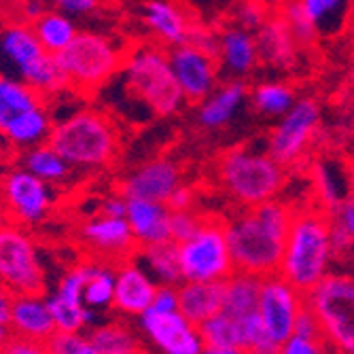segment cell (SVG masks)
Instances as JSON below:
<instances>
[{
	"label": "cell",
	"instance_id": "1",
	"mask_svg": "<svg viewBox=\"0 0 354 354\" xmlns=\"http://www.w3.org/2000/svg\"><path fill=\"white\" fill-rule=\"evenodd\" d=\"M291 218V208L278 200L248 206L232 216L225 223V236L234 270L259 278L276 274Z\"/></svg>",
	"mask_w": 354,
	"mask_h": 354
},
{
	"label": "cell",
	"instance_id": "2",
	"mask_svg": "<svg viewBox=\"0 0 354 354\" xmlns=\"http://www.w3.org/2000/svg\"><path fill=\"white\" fill-rule=\"evenodd\" d=\"M333 259L335 250L329 214L323 212V208L295 212L288 225L278 274L308 293L331 272Z\"/></svg>",
	"mask_w": 354,
	"mask_h": 354
},
{
	"label": "cell",
	"instance_id": "3",
	"mask_svg": "<svg viewBox=\"0 0 354 354\" xmlns=\"http://www.w3.org/2000/svg\"><path fill=\"white\" fill-rule=\"evenodd\" d=\"M47 142L73 168H102L117 155L119 132L109 115L83 109L55 123Z\"/></svg>",
	"mask_w": 354,
	"mask_h": 354
},
{
	"label": "cell",
	"instance_id": "4",
	"mask_svg": "<svg viewBox=\"0 0 354 354\" xmlns=\"http://www.w3.org/2000/svg\"><path fill=\"white\" fill-rule=\"evenodd\" d=\"M119 75L123 89L151 115L168 117L185 102L170 66L168 51L162 47H138L121 64Z\"/></svg>",
	"mask_w": 354,
	"mask_h": 354
},
{
	"label": "cell",
	"instance_id": "5",
	"mask_svg": "<svg viewBox=\"0 0 354 354\" xmlns=\"http://www.w3.org/2000/svg\"><path fill=\"white\" fill-rule=\"evenodd\" d=\"M218 178L223 189L244 208L276 200L284 187V166L266 151L232 149L221 157Z\"/></svg>",
	"mask_w": 354,
	"mask_h": 354
},
{
	"label": "cell",
	"instance_id": "6",
	"mask_svg": "<svg viewBox=\"0 0 354 354\" xmlns=\"http://www.w3.org/2000/svg\"><path fill=\"white\" fill-rule=\"evenodd\" d=\"M0 66L9 71L5 75L26 81L43 95L68 89L57 57L45 51L32 26L26 24H11L0 30Z\"/></svg>",
	"mask_w": 354,
	"mask_h": 354
},
{
	"label": "cell",
	"instance_id": "7",
	"mask_svg": "<svg viewBox=\"0 0 354 354\" xmlns=\"http://www.w3.org/2000/svg\"><path fill=\"white\" fill-rule=\"evenodd\" d=\"M329 352L354 354V276L329 272L306 293Z\"/></svg>",
	"mask_w": 354,
	"mask_h": 354
},
{
	"label": "cell",
	"instance_id": "8",
	"mask_svg": "<svg viewBox=\"0 0 354 354\" xmlns=\"http://www.w3.org/2000/svg\"><path fill=\"white\" fill-rule=\"evenodd\" d=\"M57 64L66 75L68 89H102L121 68L123 57L115 43L95 32H77L73 43L59 51Z\"/></svg>",
	"mask_w": 354,
	"mask_h": 354
},
{
	"label": "cell",
	"instance_id": "9",
	"mask_svg": "<svg viewBox=\"0 0 354 354\" xmlns=\"http://www.w3.org/2000/svg\"><path fill=\"white\" fill-rule=\"evenodd\" d=\"M178 261L183 280H227L236 270L223 223L204 221L189 240L178 242Z\"/></svg>",
	"mask_w": 354,
	"mask_h": 354
},
{
	"label": "cell",
	"instance_id": "10",
	"mask_svg": "<svg viewBox=\"0 0 354 354\" xmlns=\"http://www.w3.org/2000/svg\"><path fill=\"white\" fill-rule=\"evenodd\" d=\"M0 282L15 295H43L47 288L35 242L15 227H0Z\"/></svg>",
	"mask_w": 354,
	"mask_h": 354
},
{
	"label": "cell",
	"instance_id": "11",
	"mask_svg": "<svg viewBox=\"0 0 354 354\" xmlns=\"http://www.w3.org/2000/svg\"><path fill=\"white\" fill-rule=\"evenodd\" d=\"M306 306V293L299 291L295 284L282 278L278 272L261 278L259 288V304H257V314L270 335V339L280 346L288 339V335L295 329V320L301 308Z\"/></svg>",
	"mask_w": 354,
	"mask_h": 354
},
{
	"label": "cell",
	"instance_id": "12",
	"mask_svg": "<svg viewBox=\"0 0 354 354\" xmlns=\"http://www.w3.org/2000/svg\"><path fill=\"white\" fill-rule=\"evenodd\" d=\"M140 331L149 344L164 354H202L204 339L200 327L187 320L178 310L147 308L140 316Z\"/></svg>",
	"mask_w": 354,
	"mask_h": 354
},
{
	"label": "cell",
	"instance_id": "13",
	"mask_svg": "<svg viewBox=\"0 0 354 354\" xmlns=\"http://www.w3.org/2000/svg\"><path fill=\"white\" fill-rule=\"evenodd\" d=\"M320 111L314 100H295L291 111L284 113L268 140V153L282 166H291L306 153L316 127Z\"/></svg>",
	"mask_w": 354,
	"mask_h": 354
},
{
	"label": "cell",
	"instance_id": "14",
	"mask_svg": "<svg viewBox=\"0 0 354 354\" xmlns=\"http://www.w3.org/2000/svg\"><path fill=\"white\" fill-rule=\"evenodd\" d=\"M168 57L185 100L200 102L218 85V62L214 55L180 43L168 51Z\"/></svg>",
	"mask_w": 354,
	"mask_h": 354
},
{
	"label": "cell",
	"instance_id": "15",
	"mask_svg": "<svg viewBox=\"0 0 354 354\" xmlns=\"http://www.w3.org/2000/svg\"><path fill=\"white\" fill-rule=\"evenodd\" d=\"M5 193H7V200H9L13 214L21 223L37 225L51 210L53 198L49 191V183H45L43 178L35 176L28 170L13 172L7 178Z\"/></svg>",
	"mask_w": 354,
	"mask_h": 354
},
{
	"label": "cell",
	"instance_id": "16",
	"mask_svg": "<svg viewBox=\"0 0 354 354\" xmlns=\"http://www.w3.org/2000/svg\"><path fill=\"white\" fill-rule=\"evenodd\" d=\"M180 185V172L170 159H153L136 168L123 183L125 198H142L166 204L172 191Z\"/></svg>",
	"mask_w": 354,
	"mask_h": 354
},
{
	"label": "cell",
	"instance_id": "17",
	"mask_svg": "<svg viewBox=\"0 0 354 354\" xmlns=\"http://www.w3.org/2000/svg\"><path fill=\"white\" fill-rule=\"evenodd\" d=\"M83 286L85 266H79L64 274L55 293L47 297L55 331H83Z\"/></svg>",
	"mask_w": 354,
	"mask_h": 354
},
{
	"label": "cell",
	"instance_id": "18",
	"mask_svg": "<svg viewBox=\"0 0 354 354\" xmlns=\"http://www.w3.org/2000/svg\"><path fill=\"white\" fill-rule=\"evenodd\" d=\"M83 240L102 257L134 254L138 244L132 236L130 223L125 216L98 214L83 225Z\"/></svg>",
	"mask_w": 354,
	"mask_h": 354
},
{
	"label": "cell",
	"instance_id": "19",
	"mask_svg": "<svg viewBox=\"0 0 354 354\" xmlns=\"http://www.w3.org/2000/svg\"><path fill=\"white\" fill-rule=\"evenodd\" d=\"M216 62L218 71L230 79H246L259 64V49H257L252 32L240 26L225 28L218 35Z\"/></svg>",
	"mask_w": 354,
	"mask_h": 354
},
{
	"label": "cell",
	"instance_id": "20",
	"mask_svg": "<svg viewBox=\"0 0 354 354\" xmlns=\"http://www.w3.org/2000/svg\"><path fill=\"white\" fill-rule=\"evenodd\" d=\"M157 286L159 284L138 263H127L117 270L111 308L123 316H140L151 306Z\"/></svg>",
	"mask_w": 354,
	"mask_h": 354
},
{
	"label": "cell",
	"instance_id": "21",
	"mask_svg": "<svg viewBox=\"0 0 354 354\" xmlns=\"http://www.w3.org/2000/svg\"><path fill=\"white\" fill-rule=\"evenodd\" d=\"M125 218L130 223L132 236L138 246L170 240V208H168V204L142 200V198H127Z\"/></svg>",
	"mask_w": 354,
	"mask_h": 354
},
{
	"label": "cell",
	"instance_id": "22",
	"mask_svg": "<svg viewBox=\"0 0 354 354\" xmlns=\"http://www.w3.org/2000/svg\"><path fill=\"white\" fill-rule=\"evenodd\" d=\"M9 327L13 333L41 342L43 346L53 335L55 325L43 295H15L9 314Z\"/></svg>",
	"mask_w": 354,
	"mask_h": 354
},
{
	"label": "cell",
	"instance_id": "23",
	"mask_svg": "<svg viewBox=\"0 0 354 354\" xmlns=\"http://www.w3.org/2000/svg\"><path fill=\"white\" fill-rule=\"evenodd\" d=\"M257 49H259V62L276 71H288L295 64L297 57V41L288 32L286 24L280 15L268 17L259 28H257Z\"/></svg>",
	"mask_w": 354,
	"mask_h": 354
},
{
	"label": "cell",
	"instance_id": "24",
	"mask_svg": "<svg viewBox=\"0 0 354 354\" xmlns=\"http://www.w3.org/2000/svg\"><path fill=\"white\" fill-rule=\"evenodd\" d=\"M248 89L242 79H230L227 83L216 85L204 100H200L198 119L208 130H218L227 125L242 109Z\"/></svg>",
	"mask_w": 354,
	"mask_h": 354
},
{
	"label": "cell",
	"instance_id": "25",
	"mask_svg": "<svg viewBox=\"0 0 354 354\" xmlns=\"http://www.w3.org/2000/svg\"><path fill=\"white\" fill-rule=\"evenodd\" d=\"M223 282L183 280L176 286L178 312L193 325H202L204 320H208L223 308Z\"/></svg>",
	"mask_w": 354,
	"mask_h": 354
},
{
	"label": "cell",
	"instance_id": "26",
	"mask_svg": "<svg viewBox=\"0 0 354 354\" xmlns=\"http://www.w3.org/2000/svg\"><path fill=\"white\" fill-rule=\"evenodd\" d=\"M314 193L325 210L350 198V174L348 164L337 157H323L312 166Z\"/></svg>",
	"mask_w": 354,
	"mask_h": 354
},
{
	"label": "cell",
	"instance_id": "27",
	"mask_svg": "<svg viewBox=\"0 0 354 354\" xmlns=\"http://www.w3.org/2000/svg\"><path fill=\"white\" fill-rule=\"evenodd\" d=\"M134 257H136V263L157 284L178 286L183 282L180 261H178V244L176 242L166 240V242H157V244L138 246Z\"/></svg>",
	"mask_w": 354,
	"mask_h": 354
},
{
	"label": "cell",
	"instance_id": "28",
	"mask_svg": "<svg viewBox=\"0 0 354 354\" xmlns=\"http://www.w3.org/2000/svg\"><path fill=\"white\" fill-rule=\"evenodd\" d=\"M53 130V119L51 113L47 111L45 104H39L35 109H28L24 113H19L17 117H13L3 130V136L21 149H30L37 147L49 140Z\"/></svg>",
	"mask_w": 354,
	"mask_h": 354
},
{
	"label": "cell",
	"instance_id": "29",
	"mask_svg": "<svg viewBox=\"0 0 354 354\" xmlns=\"http://www.w3.org/2000/svg\"><path fill=\"white\" fill-rule=\"evenodd\" d=\"M142 17L149 30L164 45L174 47L187 41L189 24L183 11L176 5L168 3V0H151V3H147Z\"/></svg>",
	"mask_w": 354,
	"mask_h": 354
},
{
	"label": "cell",
	"instance_id": "30",
	"mask_svg": "<svg viewBox=\"0 0 354 354\" xmlns=\"http://www.w3.org/2000/svg\"><path fill=\"white\" fill-rule=\"evenodd\" d=\"M259 288H261L259 276L234 272L223 282V308L221 310L234 318H242L246 314L257 312Z\"/></svg>",
	"mask_w": 354,
	"mask_h": 354
},
{
	"label": "cell",
	"instance_id": "31",
	"mask_svg": "<svg viewBox=\"0 0 354 354\" xmlns=\"http://www.w3.org/2000/svg\"><path fill=\"white\" fill-rule=\"evenodd\" d=\"M297 3L314 26L318 39L337 37L348 21L352 7V0H297Z\"/></svg>",
	"mask_w": 354,
	"mask_h": 354
},
{
	"label": "cell",
	"instance_id": "32",
	"mask_svg": "<svg viewBox=\"0 0 354 354\" xmlns=\"http://www.w3.org/2000/svg\"><path fill=\"white\" fill-rule=\"evenodd\" d=\"M45 104V95L13 75H0V130L19 113Z\"/></svg>",
	"mask_w": 354,
	"mask_h": 354
},
{
	"label": "cell",
	"instance_id": "33",
	"mask_svg": "<svg viewBox=\"0 0 354 354\" xmlns=\"http://www.w3.org/2000/svg\"><path fill=\"white\" fill-rule=\"evenodd\" d=\"M200 327L206 354H242L238 320L223 310L204 320Z\"/></svg>",
	"mask_w": 354,
	"mask_h": 354
},
{
	"label": "cell",
	"instance_id": "34",
	"mask_svg": "<svg viewBox=\"0 0 354 354\" xmlns=\"http://www.w3.org/2000/svg\"><path fill=\"white\" fill-rule=\"evenodd\" d=\"M32 30H35L45 51L51 55H57L59 51L66 49L79 32L73 17L62 11H45L32 21Z\"/></svg>",
	"mask_w": 354,
	"mask_h": 354
},
{
	"label": "cell",
	"instance_id": "35",
	"mask_svg": "<svg viewBox=\"0 0 354 354\" xmlns=\"http://www.w3.org/2000/svg\"><path fill=\"white\" fill-rule=\"evenodd\" d=\"M93 354H136L145 348L140 337L123 323H106L89 331Z\"/></svg>",
	"mask_w": 354,
	"mask_h": 354
},
{
	"label": "cell",
	"instance_id": "36",
	"mask_svg": "<svg viewBox=\"0 0 354 354\" xmlns=\"http://www.w3.org/2000/svg\"><path fill=\"white\" fill-rule=\"evenodd\" d=\"M24 164H26L28 172H32L35 176L43 178L49 185L64 183L71 176V172H73V166L49 142L30 147L26 157H24Z\"/></svg>",
	"mask_w": 354,
	"mask_h": 354
},
{
	"label": "cell",
	"instance_id": "37",
	"mask_svg": "<svg viewBox=\"0 0 354 354\" xmlns=\"http://www.w3.org/2000/svg\"><path fill=\"white\" fill-rule=\"evenodd\" d=\"M295 100L297 98H295L293 89L280 81L259 83L250 93V102H252L254 111L263 117H274V119H280L284 113L291 111Z\"/></svg>",
	"mask_w": 354,
	"mask_h": 354
},
{
	"label": "cell",
	"instance_id": "38",
	"mask_svg": "<svg viewBox=\"0 0 354 354\" xmlns=\"http://www.w3.org/2000/svg\"><path fill=\"white\" fill-rule=\"evenodd\" d=\"M115 276L106 266L85 263V286H83V304L93 310H109L115 295Z\"/></svg>",
	"mask_w": 354,
	"mask_h": 354
},
{
	"label": "cell",
	"instance_id": "39",
	"mask_svg": "<svg viewBox=\"0 0 354 354\" xmlns=\"http://www.w3.org/2000/svg\"><path fill=\"white\" fill-rule=\"evenodd\" d=\"M331 223V240L335 254L354 250V198H346L327 210Z\"/></svg>",
	"mask_w": 354,
	"mask_h": 354
},
{
	"label": "cell",
	"instance_id": "40",
	"mask_svg": "<svg viewBox=\"0 0 354 354\" xmlns=\"http://www.w3.org/2000/svg\"><path fill=\"white\" fill-rule=\"evenodd\" d=\"M238 320V331H240V346L242 352H250V354H274L278 352V346L270 339L261 318L257 312L246 314Z\"/></svg>",
	"mask_w": 354,
	"mask_h": 354
},
{
	"label": "cell",
	"instance_id": "41",
	"mask_svg": "<svg viewBox=\"0 0 354 354\" xmlns=\"http://www.w3.org/2000/svg\"><path fill=\"white\" fill-rule=\"evenodd\" d=\"M278 15L286 24L288 32L293 35L297 45H310V43H314V39H318L314 26L310 24L308 15L304 13V9L299 7L297 0H282Z\"/></svg>",
	"mask_w": 354,
	"mask_h": 354
},
{
	"label": "cell",
	"instance_id": "42",
	"mask_svg": "<svg viewBox=\"0 0 354 354\" xmlns=\"http://www.w3.org/2000/svg\"><path fill=\"white\" fill-rule=\"evenodd\" d=\"M45 352L53 354H93L89 335L81 331H53L45 344Z\"/></svg>",
	"mask_w": 354,
	"mask_h": 354
},
{
	"label": "cell",
	"instance_id": "43",
	"mask_svg": "<svg viewBox=\"0 0 354 354\" xmlns=\"http://www.w3.org/2000/svg\"><path fill=\"white\" fill-rule=\"evenodd\" d=\"M204 218L196 214L191 208L187 210H170V240L172 242H185L202 227Z\"/></svg>",
	"mask_w": 354,
	"mask_h": 354
},
{
	"label": "cell",
	"instance_id": "44",
	"mask_svg": "<svg viewBox=\"0 0 354 354\" xmlns=\"http://www.w3.org/2000/svg\"><path fill=\"white\" fill-rule=\"evenodd\" d=\"M266 19H268V11L261 0H248V3L240 5L236 11V26H240L248 32H257V28H259Z\"/></svg>",
	"mask_w": 354,
	"mask_h": 354
},
{
	"label": "cell",
	"instance_id": "45",
	"mask_svg": "<svg viewBox=\"0 0 354 354\" xmlns=\"http://www.w3.org/2000/svg\"><path fill=\"white\" fill-rule=\"evenodd\" d=\"M282 354H320V352H329L325 342H316L297 333H291L288 339L280 346Z\"/></svg>",
	"mask_w": 354,
	"mask_h": 354
},
{
	"label": "cell",
	"instance_id": "46",
	"mask_svg": "<svg viewBox=\"0 0 354 354\" xmlns=\"http://www.w3.org/2000/svg\"><path fill=\"white\" fill-rule=\"evenodd\" d=\"M293 333L304 335V337H310V339H316V342H325V337H323V329H320L318 318H316V314H314L308 306H304V308H301V312L297 314V320H295V329H293Z\"/></svg>",
	"mask_w": 354,
	"mask_h": 354
},
{
	"label": "cell",
	"instance_id": "47",
	"mask_svg": "<svg viewBox=\"0 0 354 354\" xmlns=\"http://www.w3.org/2000/svg\"><path fill=\"white\" fill-rule=\"evenodd\" d=\"M185 43H189V45L198 47V49H202V51H206V53H210V55L216 57L218 37H214L212 32H208V30H202V28H189V32H187V41H185Z\"/></svg>",
	"mask_w": 354,
	"mask_h": 354
},
{
	"label": "cell",
	"instance_id": "48",
	"mask_svg": "<svg viewBox=\"0 0 354 354\" xmlns=\"http://www.w3.org/2000/svg\"><path fill=\"white\" fill-rule=\"evenodd\" d=\"M5 352L7 354H41V352H45V346L37 339L11 331V337L5 346Z\"/></svg>",
	"mask_w": 354,
	"mask_h": 354
},
{
	"label": "cell",
	"instance_id": "49",
	"mask_svg": "<svg viewBox=\"0 0 354 354\" xmlns=\"http://www.w3.org/2000/svg\"><path fill=\"white\" fill-rule=\"evenodd\" d=\"M57 11L66 13L71 17L89 15L91 11L98 9V0H55Z\"/></svg>",
	"mask_w": 354,
	"mask_h": 354
},
{
	"label": "cell",
	"instance_id": "50",
	"mask_svg": "<svg viewBox=\"0 0 354 354\" xmlns=\"http://www.w3.org/2000/svg\"><path fill=\"white\" fill-rule=\"evenodd\" d=\"M170 210H187V208H193V191L189 187H183L178 185L174 191L170 200L166 202Z\"/></svg>",
	"mask_w": 354,
	"mask_h": 354
},
{
	"label": "cell",
	"instance_id": "51",
	"mask_svg": "<svg viewBox=\"0 0 354 354\" xmlns=\"http://www.w3.org/2000/svg\"><path fill=\"white\" fill-rule=\"evenodd\" d=\"M125 210H127L125 196H113V198L102 200V204H100V212L109 214V216H125Z\"/></svg>",
	"mask_w": 354,
	"mask_h": 354
},
{
	"label": "cell",
	"instance_id": "52",
	"mask_svg": "<svg viewBox=\"0 0 354 354\" xmlns=\"http://www.w3.org/2000/svg\"><path fill=\"white\" fill-rule=\"evenodd\" d=\"M11 304H13L11 291H9V288L3 282H0V323H9Z\"/></svg>",
	"mask_w": 354,
	"mask_h": 354
},
{
	"label": "cell",
	"instance_id": "53",
	"mask_svg": "<svg viewBox=\"0 0 354 354\" xmlns=\"http://www.w3.org/2000/svg\"><path fill=\"white\" fill-rule=\"evenodd\" d=\"M24 11H26V17L30 21H35L39 15H43V5L39 3V0H26V5H24Z\"/></svg>",
	"mask_w": 354,
	"mask_h": 354
},
{
	"label": "cell",
	"instance_id": "54",
	"mask_svg": "<svg viewBox=\"0 0 354 354\" xmlns=\"http://www.w3.org/2000/svg\"><path fill=\"white\" fill-rule=\"evenodd\" d=\"M11 337V327L9 323H0V352H5V346Z\"/></svg>",
	"mask_w": 354,
	"mask_h": 354
},
{
	"label": "cell",
	"instance_id": "55",
	"mask_svg": "<svg viewBox=\"0 0 354 354\" xmlns=\"http://www.w3.org/2000/svg\"><path fill=\"white\" fill-rule=\"evenodd\" d=\"M348 174H350V198H354V162L348 164Z\"/></svg>",
	"mask_w": 354,
	"mask_h": 354
},
{
	"label": "cell",
	"instance_id": "56",
	"mask_svg": "<svg viewBox=\"0 0 354 354\" xmlns=\"http://www.w3.org/2000/svg\"><path fill=\"white\" fill-rule=\"evenodd\" d=\"M263 5H274V3H282V0H261Z\"/></svg>",
	"mask_w": 354,
	"mask_h": 354
},
{
	"label": "cell",
	"instance_id": "57",
	"mask_svg": "<svg viewBox=\"0 0 354 354\" xmlns=\"http://www.w3.org/2000/svg\"><path fill=\"white\" fill-rule=\"evenodd\" d=\"M0 136H3V132H0Z\"/></svg>",
	"mask_w": 354,
	"mask_h": 354
}]
</instances>
